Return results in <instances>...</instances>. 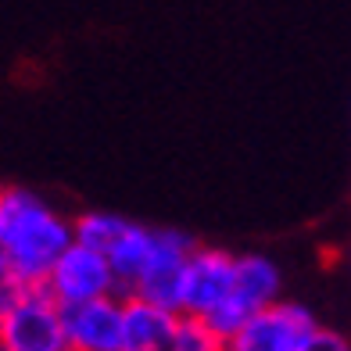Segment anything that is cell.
Returning <instances> with one entry per match:
<instances>
[{
    "mask_svg": "<svg viewBox=\"0 0 351 351\" xmlns=\"http://www.w3.org/2000/svg\"><path fill=\"white\" fill-rule=\"evenodd\" d=\"M122 301L115 294L65 308V330L72 351H122Z\"/></svg>",
    "mask_w": 351,
    "mask_h": 351,
    "instance_id": "cell-8",
    "label": "cell"
},
{
    "mask_svg": "<svg viewBox=\"0 0 351 351\" xmlns=\"http://www.w3.org/2000/svg\"><path fill=\"white\" fill-rule=\"evenodd\" d=\"M47 291L54 294V301L61 308L83 305V301H97L119 291V276L111 269L104 251H93L86 244L72 241V247L58 258V265L47 276Z\"/></svg>",
    "mask_w": 351,
    "mask_h": 351,
    "instance_id": "cell-5",
    "label": "cell"
},
{
    "mask_svg": "<svg viewBox=\"0 0 351 351\" xmlns=\"http://www.w3.org/2000/svg\"><path fill=\"white\" fill-rule=\"evenodd\" d=\"M0 351H69L65 308L54 301L47 287H19L4 280L0 283Z\"/></svg>",
    "mask_w": 351,
    "mask_h": 351,
    "instance_id": "cell-2",
    "label": "cell"
},
{
    "mask_svg": "<svg viewBox=\"0 0 351 351\" xmlns=\"http://www.w3.org/2000/svg\"><path fill=\"white\" fill-rule=\"evenodd\" d=\"M237 258L219 247H197L190 254L186 280H183V312L186 315H212L222 301L233 294Z\"/></svg>",
    "mask_w": 351,
    "mask_h": 351,
    "instance_id": "cell-7",
    "label": "cell"
},
{
    "mask_svg": "<svg viewBox=\"0 0 351 351\" xmlns=\"http://www.w3.org/2000/svg\"><path fill=\"white\" fill-rule=\"evenodd\" d=\"M323 330L319 319L298 301H276L254 312L244 330L226 344V351H308L315 333Z\"/></svg>",
    "mask_w": 351,
    "mask_h": 351,
    "instance_id": "cell-4",
    "label": "cell"
},
{
    "mask_svg": "<svg viewBox=\"0 0 351 351\" xmlns=\"http://www.w3.org/2000/svg\"><path fill=\"white\" fill-rule=\"evenodd\" d=\"M308 351H351V344L341 337V333H333V330H319Z\"/></svg>",
    "mask_w": 351,
    "mask_h": 351,
    "instance_id": "cell-13",
    "label": "cell"
},
{
    "mask_svg": "<svg viewBox=\"0 0 351 351\" xmlns=\"http://www.w3.org/2000/svg\"><path fill=\"white\" fill-rule=\"evenodd\" d=\"M194 251L197 244L183 230H154V251L130 294L147 298L172 312H183V280H186V265Z\"/></svg>",
    "mask_w": 351,
    "mask_h": 351,
    "instance_id": "cell-6",
    "label": "cell"
},
{
    "mask_svg": "<svg viewBox=\"0 0 351 351\" xmlns=\"http://www.w3.org/2000/svg\"><path fill=\"white\" fill-rule=\"evenodd\" d=\"M215 348H226L212 326L204 323L201 315H186L180 312V326H176V341H172V351H215Z\"/></svg>",
    "mask_w": 351,
    "mask_h": 351,
    "instance_id": "cell-12",
    "label": "cell"
},
{
    "mask_svg": "<svg viewBox=\"0 0 351 351\" xmlns=\"http://www.w3.org/2000/svg\"><path fill=\"white\" fill-rule=\"evenodd\" d=\"M125 226H130V219H122V215H115V212H83V215L72 222L75 241L86 244V247H93V251H104V254H108V247L125 233Z\"/></svg>",
    "mask_w": 351,
    "mask_h": 351,
    "instance_id": "cell-11",
    "label": "cell"
},
{
    "mask_svg": "<svg viewBox=\"0 0 351 351\" xmlns=\"http://www.w3.org/2000/svg\"><path fill=\"white\" fill-rule=\"evenodd\" d=\"M69 351H72V348H69Z\"/></svg>",
    "mask_w": 351,
    "mask_h": 351,
    "instance_id": "cell-18",
    "label": "cell"
},
{
    "mask_svg": "<svg viewBox=\"0 0 351 351\" xmlns=\"http://www.w3.org/2000/svg\"><path fill=\"white\" fill-rule=\"evenodd\" d=\"M215 351H226V348H215Z\"/></svg>",
    "mask_w": 351,
    "mask_h": 351,
    "instance_id": "cell-16",
    "label": "cell"
},
{
    "mask_svg": "<svg viewBox=\"0 0 351 351\" xmlns=\"http://www.w3.org/2000/svg\"><path fill=\"white\" fill-rule=\"evenodd\" d=\"M280 287H283V276H280L273 258H265V254H237L233 294L222 301L212 315H204V323L212 326V333L222 344H230L254 312L276 305Z\"/></svg>",
    "mask_w": 351,
    "mask_h": 351,
    "instance_id": "cell-3",
    "label": "cell"
},
{
    "mask_svg": "<svg viewBox=\"0 0 351 351\" xmlns=\"http://www.w3.org/2000/svg\"><path fill=\"white\" fill-rule=\"evenodd\" d=\"M122 351H172L180 312L130 294L122 301Z\"/></svg>",
    "mask_w": 351,
    "mask_h": 351,
    "instance_id": "cell-9",
    "label": "cell"
},
{
    "mask_svg": "<svg viewBox=\"0 0 351 351\" xmlns=\"http://www.w3.org/2000/svg\"><path fill=\"white\" fill-rule=\"evenodd\" d=\"M0 323H4V305H0Z\"/></svg>",
    "mask_w": 351,
    "mask_h": 351,
    "instance_id": "cell-15",
    "label": "cell"
},
{
    "mask_svg": "<svg viewBox=\"0 0 351 351\" xmlns=\"http://www.w3.org/2000/svg\"><path fill=\"white\" fill-rule=\"evenodd\" d=\"M8 280V254H4V244H0V283Z\"/></svg>",
    "mask_w": 351,
    "mask_h": 351,
    "instance_id": "cell-14",
    "label": "cell"
},
{
    "mask_svg": "<svg viewBox=\"0 0 351 351\" xmlns=\"http://www.w3.org/2000/svg\"><path fill=\"white\" fill-rule=\"evenodd\" d=\"M348 262H351V254H348Z\"/></svg>",
    "mask_w": 351,
    "mask_h": 351,
    "instance_id": "cell-17",
    "label": "cell"
},
{
    "mask_svg": "<svg viewBox=\"0 0 351 351\" xmlns=\"http://www.w3.org/2000/svg\"><path fill=\"white\" fill-rule=\"evenodd\" d=\"M151 251H154V230L140 226V222H130L125 233L108 247V262H111V269H115V276H119V287L133 291V283L140 280L143 265H147V258H151Z\"/></svg>",
    "mask_w": 351,
    "mask_h": 351,
    "instance_id": "cell-10",
    "label": "cell"
},
{
    "mask_svg": "<svg viewBox=\"0 0 351 351\" xmlns=\"http://www.w3.org/2000/svg\"><path fill=\"white\" fill-rule=\"evenodd\" d=\"M75 230L43 197L22 186L0 190V244L8 254V280L19 287L47 283L58 258L72 247Z\"/></svg>",
    "mask_w": 351,
    "mask_h": 351,
    "instance_id": "cell-1",
    "label": "cell"
}]
</instances>
